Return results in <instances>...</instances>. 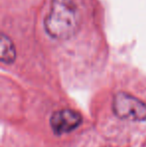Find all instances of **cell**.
Wrapping results in <instances>:
<instances>
[{"label": "cell", "instance_id": "cell-3", "mask_svg": "<svg viewBox=\"0 0 146 147\" xmlns=\"http://www.w3.org/2000/svg\"><path fill=\"white\" fill-rule=\"evenodd\" d=\"M82 117L77 111L62 109L56 111L50 118V125L56 134L68 133L81 124Z\"/></svg>", "mask_w": 146, "mask_h": 147}, {"label": "cell", "instance_id": "cell-1", "mask_svg": "<svg viewBox=\"0 0 146 147\" xmlns=\"http://www.w3.org/2000/svg\"><path fill=\"white\" fill-rule=\"evenodd\" d=\"M78 24L79 14L74 0H52L44 20L47 35L56 40H65L75 34Z\"/></svg>", "mask_w": 146, "mask_h": 147}, {"label": "cell", "instance_id": "cell-4", "mask_svg": "<svg viewBox=\"0 0 146 147\" xmlns=\"http://www.w3.org/2000/svg\"><path fill=\"white\" fill-rule=\"evenodd\" d=\"M0 57L5 64H10L16 58V50L12 40L4 33L0 37Z\"/></svg>", "mask_w": 146, "mask_h": 147}, {"label": "cell", "instance_id": "cell-2", "mask_svg": "<svg viewBox=\"0 0 146 147\" xmlns=\"http://www.w3.org/2000/svg\"><path fill=\"white\" fill-rule=\"evenodd\" d=\"M113 111L119 118L132 121L146 120V104L137 97L118 92L113 97Z\"/></svg>", "mask_w": 146, "mask_h": 147}]
</instances>
